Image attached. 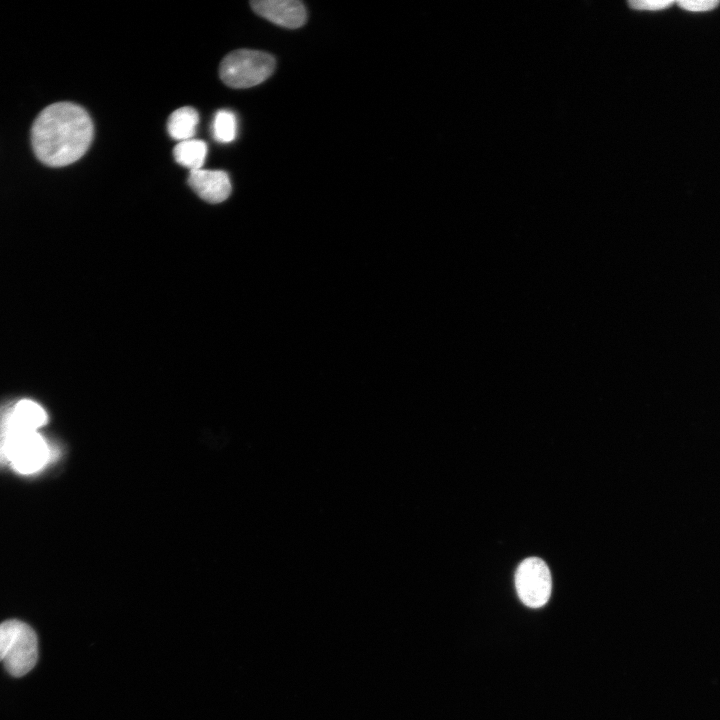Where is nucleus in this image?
Segmentation results:
<instances>
[{
  "label": "nucleus",
  "mask_w": 720,
  "mask_h": 720,
  "mask_svg": "<svg viewBox=\"0 0 720 720\" xmlns=\"http://www.w3.org/2000/svg\"><path fill=\"white\" fill-rule=\"evenodd\" d=\"M93 135L94 126L88 112L71 102H58L43 109L31 130L36 157L51 167L66 166L80 159Z\"/></svg>",
  "instance_id": "nucleus-1"
},
{
  "label": "nucleus",
  "mask_w": 720,
  "mask_h": 720,
  "mask_svg": "<svg viewBox=\"0 0 720 720\" xmlns=\"http://www.w3.org/2000/svg\"><path fill=\"white\" fill-rule=\"evenodd\" d=\"M50 449L37 430L19 427L6 416L0 422V460H7L21 474L40 471L49 461Z\"/></svg>",
  "instance_id": "nucleus-2"
},
{
  "label": "nucleus",
  "mask_w": 720,
  "mask_h": 720,
  "mask_svg": "<svg viewBox=\"0 0 720 720\" xmlns=\"http://www.w3.org/2000/svg\"><path fill=\"white\" fill-rule=\"evenodd\" d=\"M37 659V635L28 624L16 619L0 623V662L10 675L24 676Z\"/></svg>",
  "instance_id": "nucleus-3"
},
{
  "label": "nucleus",
  "mask_w": 720,
  "mask_h": 720,
  "mask_svg": "<svg viewBox=\"0 0 720 720\" xmlns=\"http://www.w3.org/2000/svg\"><path fill=\"white\" fill-rule=\"evenodd\" d=\"M275 65V58L269 53L239 49L223 58L219 75L229 87L250 88L269 78L275 70Z\"/></svg>",
  "instance_id": "nucleus-4"
},
{
  "label": "nucleus",
  "mask_w": 720,
  "mask_h": 720,
  "mask_svg": "<svg viewBox=\"0 0 720 720\" xmlns=\"http://www.w3.org/2000/svg\"><path fill=\"white\" fill-rule=\"evenodd\" d=\"M515 586L520 600L528 607L539 608L551 595L552 579L547 564L540 558L529 557L518 566Z\"/></svg>",
  "instance_id": "nucleus-5"
},
{
  "label": "nucleus",
  "mask_w": 720,
  "mask_h": 720,
  "mask_svg": "<svg viewBox=\"0 0 720 720\" xmlns=\"http://www.w3.org/2000/svg\"><path fill=\"white\" fill-rule=\"evenodd\" d=\"M250 5L255 13L284 28H299L307 19L306 8L298 0H254Z\"/></svg>",
  "instance_id": "nucleus-6"
},
{
  "label": "nucleus",
  "mask_w": 720,
  "mask_h": 720,
  "mask_svg": "<svg viewBox=\"0 0 720 720\" xmlns=\"http://www.w3.org/2000/svg\"><path fill=\"white\" fill-rule=\"evenodd\" d=\"M187 182L200 198L209 203L223 202L231 193L230 178L223 170L190 171Z\"/></svg>",
  "instance_id": "nucleus-7"
},
{
  "label": "nucleus",
  "mask_w": 720,
  "mask_h": 720,
  "mask_svg": "<svg viewBox=\"0 0 720 720\" xmlns=\"http://www.w3.org/2000/svg\"><path fill=\"white\" fill-rule=\"evenodd\" d=\"M198 123V112L190 106H185L171 113L167 122V130L173 139L181 142L192 139Z\"/></svg>",
  "instance_id": "nucleus-8"
},
{
  "label": "nucleus",
  "mask_w": 720,
  "mask_h": 720,
  "mask_svg": "<svg viewBox=\"0 0 720 720\" xmlns=\"http://www.w3.org/2000/svg\"><path fill=\"white\" fill-rule=\"evenodd\" d=\"M15 424L32 430H38L47 423L45 410L32 400H21L7 413Z\"/></svg>",
  "instance_id": "nucleus-9"
},
{
  "label": "nucleus",
  "mask_w": 720,
  "mask_h": 720,
  "mask_svg": "<svg viewBox=\"0 0 720 720\" xmlns=\"http://www.w3.org/2000/svg\"><path fill=\"white\" fill-rule=\"evenodd\" d=\"M175 161L190 171L202 169L207 156V145L198 139L179 142L173 149Z\"/></svg>",
  "instance_id": "nucleus-10"
},
{
  "label": "nucleus",
  "mask_w": 720,
  "mask_h": 720,
  "mask_svg": "<svg viewBox=\"0 0 720 720\" xmlns=\"http://www.w3.org/2000/svg\"><path fill=\"white\" fill-rule=\"evenodd\" d=\"M212 135L219 143H230L237 135V118L232 111L218 110L212 121Z\"/></svg>",
  "instance_id": "nucleus-11"
},
{
  "label": "nucleus",
  "mask_w": 720,
  "mask_h": 720,
  "mask_svg": "<svg viewBox=\"0 0 720 720\" xmlns=\"http://www.w3.org/2000/svg\"><path fill=\"white\" fill-rule=\"evenodd\" d=\"M677 5L690 12H706L716 8L720 1L718 0H680Z\"/></svg>",
  "instance_id": "nucleus-12"
},
{
  "label": "nucleus",
  "mask_w": 720,
  "mask_h": 720,
  "mask_svg": "<svg viewBox=\"0 0 720 720\" xmlns=\"http://www.w3.org/2000/svg\"><path fill=\"white\" fill-rule=\"evenodd\" d=\"M628 4L633 9L656 11V10H662V9L668 8L669 6L674 4V1H672V0H637V1H629Z\"/></svg>",
  "instance_id": "nucleus-13"
}]
</instances>
